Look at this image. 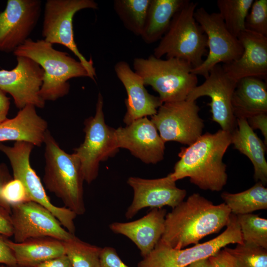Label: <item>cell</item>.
Returning a JSON list of instances; mask_svg holds the SVG:
<instances>
[{
  "label": "cell",
  "mask_w": 267,
  "mask_h": 267,
  "mask_svg": "<svg viewBox=\"0 0 267 267\" xmlns=\"http://www.w3.org/2000/svg\"><path fill=\"white\" fill-rule=\"evenodd\" d=\"M1 194L2 199L10 206L32 201L22 183L14 178L4 185Z\"/></svg>",
  "instance_id": "34"
},
{
  "label": "cell",
  "mask_w": 267,
  "mask_h": 267,
  "mask_svg": "<svg viewBox=\"0 0 267 267\" xmlns=\"http://www.w3.org/2000/svg\"><path fill=\"white\" fill-rule=\"evenodd\" d=\"M236 123V128L231 133V144L249 159L254 167L255 180L265 185L267 183V145L250 127L247 119L237 118Z\"/></svg>",
  "instance_id": "23"
},
{
  "label": "cell",
  "mask_w": 267,
  "mask_h": 267,
  "mask_svg": "<svg viewBox=\"0 0 267 267\" xmlns=\"http://www.w3.org/2000/svg\"><path fill=\"white\" fill-rule=\"evenodd\" d=\"M103 99L98 93L94 116L84 122L85 139L74 153L79 159L84 178L90 183L97 177L99 164L118 152L114 134L115 129L105 122Z\"/></svg>",
  "instance_id": "8"
},
{
  "label": "cell",
  "mask_w": 267,
  "mask_h": 267,
  "mask_svg": "<svg viewBox=\"0 0 267 267\" xmlns=\"http://www.w3.org/2000/svg\"><path fill=\"white\" fill-rule=\"evenodd\" d=\"M254 0H218L219 13L226 28L238 38L245 30V22Z\"/></svg>",
  "instance_id": "29"
},
{
  "label": "cell",
  "mask_w": 267,
  "mask_h": 267,
  "mask_svg": "<svg viewBox=\"0 0 267 267\" xmlns=\"http://www.w3.org/2000/svg\"><path fill=\"white\" fill-rule=\"evenodd\" d=\"M15 68L0 70V89L12 97L15 106L21 109L31 104L43 108L45 101L39 93L44 71L36 62L24 56H17Z\"/></svg>",
  "instance_id": "15"
},
{
  "label": "cell",
  "mask_w": 267,
  "mask_h": 267,
  "mask_svg": "<svg viewBox=\"0 0 267 267\" xmlns=\"http://www.w3.org/2000/svg\"><path fill=\"white\" fill-rule=\"evenodd\" d=\"M250 127L253 130L259 129L262 133L264 143L267 145V113H262L252 116L247 119Z\"/></svg>",
  "instance_id": "38"
},
{
  "label": "cell",
  "mask_w": 267,
  "mask_h": 267,
  "mask_svg": "<svg viewBox=\"0 0 267 267\" xmlns=\"http://www.w3.org/2000/svg\"><path fill=\"white\" fill-rule=\"evenodd\" d=\"M237 82L229 77L220 64L214 67L205 81L195 87L186 100H195L202 96L211 98L208 104L213 121L221 130L231 133L237 126L232 106V97Z\"/></svg>",
  "instance_id": "14"
},
{
  "label": "cell",
  "mask_w": 267,
  "mask_h": 267,
  "mask_svg": "<svg viewBox=\"0 0 267 267\" xmlns=\"http://www.w3.org/2000/svg\"><path fill=\"white\" fill-rule=\"evenodd\" d=\"M114 134L119 149L128 150L145 163L155 164L164 158L165 142L147 117L115 129Z\"/></svg>",
  "instance_id": "18"
},
{
  "label": "cell",
  "mask_w": 267,
  "mask_h": 267,
  "mask_svg": "<svg viewBox=\"0 0 267 267\" xmlns=\"http://www.w3.org/2000/svg\"><path fill=\"white\" fill-rule=\"evenodd\" d=\"M47 128V122L37 114L36 107L29 104L20 109L14 118H7L0 124V143L25 141L41 146L44 143Z\"/></svg>",
  "instance_id": "22"
},
{
  "label": "cell",
  "mask_w": 267,
  "mask_h": 267,
  "mask_svg": "<svg viewBox=\"0 0 267 267\" xmlns=\"http://www.w3.org/2000/svg\"><path fill=\"white\" fill-rule=\"evenodd\" d=\"M238 39L243 52L237 59L222 65L225 72L237 82L247 77L266 80L267 37L245 30Z\"/></svg>",
  "instance_id": "19"
},
{
  "label": "cell",
  "mask_w": 267,
  "mask_h": 267,
  "mask_svg": "<svg viewBox=\"0 0 267 267\" xmlns=\"http://www.w3.org/2000/svg\"><path fill=\"white\" fill-rule=\"evenodd\" d=\"M167 210L153 208L141 218L130 222H114L109 225L114 233L131 240L140 251L142 258L154 248L164 231Z\"/></svg>",
  "instance_id": "21"
},
{
  "label": "cell",
  "mask_w": 267,
  "mask_h": 267,
  "mask_svg": "<svg viewBox=\"0 0 267 267\" xmlns=\"http://www.w3.org/2000/svg\"><path fill=\"white\" fill-rule=\"evenodd\" d=\"M231 214L224 203L215 205L199 193H193L167 214L160 240L176 249L196 245L226 226Z\"/></svg>",
  "instance_id": "1"
},
{
  "label": "cell",
  "mask_w": 267,
  "mask_h": 267,
  "mask_svg": "<svg viewBox=\"0 0 267 267\" xmlns=\"http://www.w3.org/2000/svg\"><path fill=\"white\" fill-rule=\"evenodd\" d=\"M186 0H150L140 37L147 44L160 40Z\"/></svg>",
  "instance_id": "26"
},
{
  "label": "cell",
  "mask_w": 267,
  "mask_h": 267,
  "mask_svg": "<svg viewBox=\"0 0 267 267\" xmlns=\"http://www.w3.org/2000/svg\"><path fill=\"white\" fill-rule=\"evenodd\" d=\"M150 0H115L114 11L125 27L140 36Z\"/></svg>",
  "instance_id": "28"
},
{
  "label": "cell",
  "mask_w": 267,
  "mask_h": 267,
  "mask_svg": "<svg viewBox=\"0 0 267 267\" xmlns=\"http://www.w3.org/2000/svg\"><path fill=\"white\" fill-rule=\"evenodd\" d=\"M35 267H72L65 254L47 260L37 265Z\"/></svg>",
  "instance_id": "41"
},
{
  "label": "cell",
  "mask_w": 267,
  "mask_h": 267,
  "mask_svg": "<svg viewBox=\"0 0 267 267\" xmlns=\"http://www.w3.org/2000/svg\"><path fill=\"white\" fill-rule=\"evenodd\" d=\"M185 267H236L233 257L225 248Z\"/></svg>",
  "instance_id": "35"
},
{
  "label": "cell",
  "mask_w": 267,
  "mask_h": 267,
  "mask_svg": "<svg viewBox=\"0 0 267 267\" xmlns=\"http://www.w3.org/2000/svg\"><path fill=\"white\" fill-rule=\"evenodd\" d=\"M197 3L186 0L174 15L170 26L154 49L153 55L161 58L184 60L193 68L200 66L207 53V39L194 18Z\"/></svg>",
  "instance_id": "6"
},
{
  "label": "cell",
  "mask_w": 267,
  "mask_h": 267,
  "mask_svg": "<svg viewBox=\"0 0 267 267\" xmlns=\"http://www.w3.org/2000/svg\"><path fill=\"white\" fill-rule=\"evenodd\" d=\"M10 99L0 89V124L5 121L10 107Z\"/></svg>",
  "instance_id": "42"
},
{
  "label": "cell",
  "mask_w": 267,
  "mask_h": 267,
  "mask_svg": "<svg viewBox=\"0 0 267 267\" xmlns=\"http://www.w3.org/2000/svg\"><path fill=\"white\" fill-rule=\"evenodd\" d=\"M93 0H47L44 5L42 35L52 44H58L70 50L88 71L89 78L95 81L93 61L87 60L80 52L74 36L73 19L75 13L86 8L97 9Z\"/></svg>",
  "instance_id": "9"
},
{
  "label": "cell",
  "mask_w": 267,
  "mask_h": 267,
  "mask_svg": "<svg viewBox=\"0 0 267 267\" xmlns=\"http://www.w3.org/2000/svg\"><path fill=\"white\" fill-rule=\"evenodd\" d=\"M34 147L32 144L25 141L15 142L12 146L0 143V151L9 160L13 178L22 183L31 200L46 208L64 228L74 234V220L77 215L65 207H57L51 202L44 186L30 164V155Z\"/></svg>",
  "instance_id": "10"
},
{
  "label": "cell",
  "mask_w": 267,
  "mask_h": 267,
  "mask_svg": "<svg viewBox=\"0 0 267 267\" xmlns=\"http://www.w3.org/2000/svg\"><path fill=\"white\" fill-rule=\"evenodd\" d=\"M199 110L194 101L163 103L151 121L165 142L176 141L189 146L202 134L204 124Z\"/></svg>",
  "instance_id": "12"
},
{
  "label": "cell",
  "mask_w": 267,
  "mask_h": 267,
  "mask_svg": "<svg viewBox=\"0 0 267 267\" xmlns=\"http://www.w3.org/2000/svg\"><path fill=\"white\" fill-rule=\"evenodd\" d=\"M10 217L15 242L39 237L65 241L75 236L63 227L48 210L33 201L11 206Z\"/></svg>",
  "instance_id": "13"
},
{
  "label": "cell",
  "mask_w": 267,
  "mask_h": 267,
  "mask_svg": "<svg viewBox=\"0 0 267 267\" xmlns=\"http://www.w3.org/2000/svg\"><path fill=\"white\" fill-rule=\"evenodd\" d=\"M224 248L233 257L236 267H267V249L244 243Z\"/></svg>",
  "instance_id": "32"
},
{
  "label": "cell",
  "mask_w": 267,
  "mask_h": 267,
  "mask_svg": "<svg viewBox=\"0 0 267 267\" xmlns=\"http://www.w3.org/2000/svg\"><path fill=\"white\" fill-rule=\"evenodd\" d=\"M194 15L206 35L209 51L202 64L193 68L192 72L206 78L210 71L217 65L239 58L243 52V47L238 38L227 29L219 12L209 13L201 7L196 9Z\"/></svg>",
  "instance_id": "11"
},
{
  "label": "cell",
  "mask_w": 267,
  "mask_h": 267,
  "mask_svg": "<svg viewBox=\"0 0 267 267\" xmlns=\"http://www.w3.org/2000/svg\"><path fill=\"white\" fill-rule=\"evenodd\" d=\"M114 71L127 94L124 123L127 125L138 119L155 115L163 103L159 96L148 93L142 78L124 61L117 62Z\"/></svg>",
  "instance_id": "20"
},
{
  "label": "cell",
  "mask_w": 267,
  "mask_h": 267,
  "mask_svg": "<svg viewBox=\"0 0 267 267\" xmlns=\"http://www.w3.org/2000/svg\"><path fill=\"white\" fill-rule=\"evenodd\" d=\"M7 166L4 163H0V207L3 208L11 213V206L1 197V190L4 185L13 179Z\"/></svg>",
  "instance_id": "40"
},
{
  "label": "cell",
  "mask_w": 267,
  "mask_h": 267,
  "mask_svg": "<svg viewBox=\"0 0 267 267\" xmlns=\"http://www.w3.org/2000/svg\"><path fill=\"white\" fill-rule=\"evenodd\" d=\"M40 0H8L0 12V51L13 52L28 39L41 12Z\"/></svg>",
  "instance_id": "16"
},
{
  "label": "cell",
  "mask_w": 267,
  "mask_h": 267,
  "mask_svg": "<svg viewBox=\"0 0 267 267\" xmlns=\"http://www.w3.org/2000/svg\"><path fill=\"white\" fill-rule=\"evenodd\" d=\"M230 144L231 133L221 129L202 134L190 145L180 148L171 177L176 181L189 178L202 190L221 191L227 180L222 159Z\"/></svg>",
  "instance_id": "2"
},
{
  "label": "cell",
  "mask_w": 267,
  "mask_h": 267,
  "mask_svg": "<svg viewBox=\"0 0 267 267\" xmlns=\"http://www.w3.org/2000/svg\"><path fill=\"white\" fill-rule=\"evenodd\" d=\"M17 267H35L47 260L65 254L62 241L51 237L31 238L22 242L6 239Z\"/></svg>",
  "instance_id": "25"
},
{
  "label": "cell",
  "mask_w": 267,
  "mask_h": 267,
  "mask_svg": "<svg viewBox=\"0 0 267 267\" xmlns=\"http://www.w3.org/2000/svg\"><path fill=\"white\" fill-rule=\"evenodd\" d=\"M0 267H7L4 265H0Z\"/></svg>",
  "instance_id": "43"
},
{
  "label": "cell",
  "mask_w": 267,
  "mask_h": 267,
  "mask_svg": "<svg viewBox=\"0 0 267 267\" xmlns=\"http://www.w3.org/2000/svg\"><path fill=\"white\" fill-rule=\"evenodd\" d=\"M176 182L170 173L156 179L129 178L127 183L133 189L134 197L126 212V218L132 219L144 208H162L167 206L173 209L176 207L184 200L187 192L178 188Z\"/></svg>",
  "instance_id": "17"
},
{
  "label": "cell",
  "mask_w": 267,
  "mask_h": 267,
  "mask_svg": "<svg viewBox=\"0 0 267 267\" xmlns=\"http://www.w3.org/2000/svg\"><path fill=\"white\" fill-rule=\"evenodd\" d=\"M236 217L243 243L267 249V220L253 213Z\"/></svg>",
  "instance_id": "31"
},
{
  "label": "cell",
  "mask_w": 267,
  "mask_h": 267,
  "mask_svg": "<svg viewBox=\"0 0 267 267\" xmlns=\"http://www.w3.org/2000/svg\"><path fill=\"white\" fill-rule=\"evenodd\" d=\"M234 243L242 244L243 241L236 216L231 214L226 229L216 237L181 249L173 248L160 239L153 250L138 263L137 267H185Z\"/></svg>",
  "instance_id": "7"
},
{
  "label": "cell",
  "mask_w": 267,
  "mask_h": 267,
  "mask_svg": "<svg viewBox=\"0 0 267 267\" xmlns=\"http://www.w3.org/2000/svg\"><path fill=\"white\" fill-rule=\"evenodd\" d=\"M235 118H248L267 113V86L263 79L247 77L239 80L232 97Z\"/></svg>",
  "instance_id": "24"
},
{
  "label": "cell",
  "mask_w": 267,
  "mask_h": 267,
  "mask_svg": "<svg viewBox=\"0 0 267 267\" xmlns=\"http://www.w3.org/2000/svg\"><path fill=\"white\" fill-rule=\"evenodd\" d=\"M63 242L65 254L72 267H100L102 248L84 242L76 236Z\"/></svg>",
  "instance_id": "30"
},
{
  "label": "cell",
  "mask_w": 267,
  "mask_h": 267,
  "mask_svg": "<svg viewBox=\"0 0 267 267\" xmlns=\"http://www.w3.org/2000/svg\"><path fill=\"white\" fill-rule=\"evenodd\" d=\"M7 238L0 234V265L17 267L13 253L6 242Z\"/></svg>",
  "instance_id": "37"
},
{
  "label": "cell",
  "mask_w": 267,
  "mask_h": 267,
  "mask_svg": "<svg viewBox=\"0 0 267 267\" xmlns=\"http://www.w3.org/2000/svg\"><path fill=\"white\" fill-rule=\"evenodd\" d=\"M0 234L5 237L13 236L10 213L0 207Z\"/></svg>",
  "instance_id": "39"
},
{
  "label": "cell",
  "mask_w": 267,
  "mask_h": 267,
  "mask_svg": "<svg viewBox=\"0 0 267 267\" xmlns=\"http://www.w3.org/2000/svg\"><path fill=\"white\" fill-rule=\"evenodd\" d=\"M44 144L45 187L61 199L66 208L77 215L84 214L85 180L79 159L74 153L69 154L63 150L49 130Z\"/></svg>",
  "instance_id": "4"
},
{
  "label": "cell",
  "mask_w": 267,
  "mask_h": 267,
  "mask_svg": "<svg viewBox=\"0 0 267 267\" xmlns=\"http://www.w3.org/2000/svg\"><path fill=\"white\" fill-rule=\"evenodd\" d=\"M134 72L159 94L163 103L186 100L197 86V76L192 73L190 64L182 59L170 58L166 60L153 54L147 58H134Z\"/></svg>",
  "instance_id": "5"
},
{
  "label": "cell",
  "mask_w": 267,
  "mask_h": 267,
  "mask_svg": "<svg viewBox=\"0 0 267 267\" xmlns=\"http://www.w3.org/2000/svg\"><path fill=\"white\" fill-rule=\"evenodd\" d=\"M52 45L43 39L33 41L29 38L13 52L16 57L31 59L44 70L39 94L45 101H54L66 95L70 90L68 81L70 79L89 78L81 62L67 52L55 49Z\"/></svg>",
  "instance_id": "3"
},
{
  "label": "cell",
  "mask_w": 267,
  "mask_h": 267,
  "mask_svg": "<svg viewBox=\"0 0 267 267\" xmlns=\"http://www.w3.org/2000/svg\"><path fill=\"white\" fill-rule=\"evenodd\" d=\"M245 27L246 30L267 37V0H254Z\"/></svg>",
  "instance_id": "33"
},
{
  "label": "cell",
  "mask_w": 267,
  "mask_h": 267,
  "mask_svg": "<svg viewBox=\"0 0 267 267\" xmlns=\"http://www.w3.org/2000/svg\"><path fill=\"white\" fill-rule=\"evenodd\" d=\"M100 267H130L120 259L115 248L105 247L100 255Z\"/></svg>",
  "instance_id": "36"
},
{
  "label": "cell",
  "mask_w": 267,
  "mask_h": 267,
  "mask_svg": "<svg viewBox=\"0 0 267 267\" xmlns=\"http://www.w3.org/2000/svg\"><path fill=\"white\" fill-rule=\"evenodd\" d=\"M221 196L231 213L236 216L267 209V188L260 181L244 191L223 192Z\"/></svg>",
  "instance_id": "27"
}]
</instances>
